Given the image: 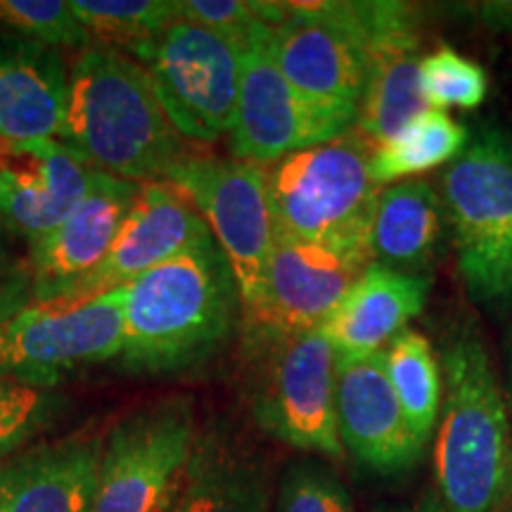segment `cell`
<instances>
[{
	"label": "cell",
	"mask_w": 512,
	"mask_h": 512,
	"mask_svg": "<svg viewBox=\"0 0 512 512\" xmlns=\"http://www.w3.org/2000/svg\"><path fill=\"white\" fill-rule=\"evenodd\" d=\"M31 304V287L24 278L0 280V320L15 316Z\"/></svg>",
	"instance_id": "obj_32"
},
{
	"label": "cell",
	"mask_w": 512,
	"mask_h": 512,
	"mask_svg": "<svg viewBox=\"0 0 512 512\" xmlns=\"http://www.w3.org/2000/svg\"><path fill=\"white\" fill-rule=\"evenodd\" d=\"M382 354L408 430L420 451L425 453L439 422L441 401H444V375H441L439 356L434 354L430 339L411 328L396 335Z\"/></svg>",
	"instance_id": "obj_25"
},
{
	"label": "cell",
	"mask_w": 512,
	"mask_h": 512,
	"mask_svg": "<svg viewBox=\"0 0 512 512\" xmlns=\"http://www.w3.org/2000/svg\"><path fill=\"white\" fill-rule=\"evenodd\" d=\"M356 117L306 100L280 72L271 50V24L242 34L240 93L230 150L240 162L271 166L294 152L325 145L354 131Z\"/></svg>",
	"instance_id": "obj_9"
},
{
	"label": "cell",
	"mask_w": 512,
	"mask_h": 512,
	"mask_svg": "<svg viewBox=\"0 0 512 512\" xmlns=\"http://www.w3.org/2000/svg\"><path fill=\"white\" fill-rule=\"evenodd\" d=\"M195 437V403L185 394L126 413L102 448L93 512H157L176 491Z\"/></svg>",
	"instance_id": "obj_12"
},
{
	"label": "cell",
	"mask_w": 512,
	"mask_h": 512,
	"mask_svg": "<svg viewBox=\"0 0 512 512\" xmlns=\"http://www.w3.org/2000/svg\"><path fill=\"white\" fill-rule=\"evenodd\" d=\"M451 240L441 192L430 181L384 185L370 223V254L394 271L427 275Z\"/></svg>",
	"instance_id": "obj_23"
},
{
	"label": "cell",
	"mask_w": 512,
	"mask_h": 512,
	"mask_svg": "<svg viewBox=\"0 0 512 512\" xmlns=\"http://www.w3.org/2000/svg\"><path fill=\"white\" fill-rule=\"evenodd\" d=\"M373 143L358 128L264 166L275 240L370 254L380 185L370 178Z\"/></svg>",
	"instance_id": "obj_4"
},
{
	"label": "cell",
	"mask_w": 512,
	"mask_h": 512,
	"mask_svg": "<svg viewBox=\"0 0 512 512\" xmlns=\"http://www.w3.org/2000/svg\"><path fill=\"white\" fill-rule=\"evenodd\" d=\"M439 192L467 294L486 306H510L512 133H475L441 174Z\"/></svg>",
	"instance_id": "obj_6"
},
{
	"label": "cell",
	"mask_w": 512,
	"mask_h": 512,
	"mask_svg": "<svg viewBox=\"0 0 512 512\" xmlns=\"http://www.w3.org/2000/svg\"><path fill=\"white\" fill-rule=\"evenodd\" d=\"M164 181L197 209L226 254L240 290L242 316L254 311L275 247L264 166L185 150Z\"/></svg>",
	"instance_id": "obj_8"
},
{
	"label": "cell",
	"mask_w": 512,
	"mask_h": 512,
	"mask_svg": "<svg viewBox=\"0 0 512 512\" xmlns=\"http://www.w3.org/2000/svg\"><path fill=\"white\" fill-rule=\"evenodd\" d=\"M470 131L446 112L425 110L401 126L392 138L373 147L370 178L384 188L451 164L465 150Z\"/></svg>",
	"instance_id": "obj_24"
},
{
	"label": "cell",
	"mask_w": 512,
	"mask_h": 512,
	"mask_svg": "<svg viewBox=\"0 0 512 512\" xmlns=\"http://www.w3.org/2000/svg\"><path fill=\"white\" fill-rule=\"evenodd\" d=\"M368 34V81L358 131L373 145L427 110L420 93L422 38L418 10L396 0L361 3Z\"/></svg>",
	"instance_id": "obj_15"
},
{
	"label": "cell",
	"mask_w": 512,
	"mask_h": 512,
	"mask_svg": "<svg viewBox=\"0 0 512 512\" xmlns=\"http://www.w3.org/2000/svg\"><path fill=\"white\" fill-rule=\"evenodd\" d=\"M105 439L81 430L0 465V512H93Z\"/></svg>",
	"instance_id": "obj_19"
},
{
	"label": "cell",
	"mask_w": 512,
	"mask_h": 512,
	"mask_svg": "<svg viewBox=\"0 0 512 512\" xmlns=\"http://www.w3.org/2000/svg\"><path fill=\"white\" fill-rule=\"evenodd\" d=\"M444 401L434 444L439 501L448 512H508L512 425L489 347L472 325L441 344Z\"/></svg>",
	"instance_id": "obj_2"
},
{
	"label": "cell",
	"mask_w": 512,
	"mask_h": 512,
	"mask_svg": "<svg viewBox=\"0 0 512 512\" xmlns=\"http://www.w3.org/2000/svg\"><path fill=\"white\" fill-rule=\"evenodd\" d=\"M271 50L294 91L358 119L368 81L361 3H283L271 24Z\"/></svg>",
	"instance_id": "obj_11"
},
{
	"label": "cell",
	"mask_w": 512,
	"mask_h": 512,
	"mask_svg": "<svg viewBox=\"0 0 512 512\" xmlns=\"http://www.w3.org/2000/svg\"><path fill=\"white\" fill-rule=\"evenodd\" d=\"M174 496H176V491H174V494H171L169 498H166V501H164L162 505H159L157 512H174Z\"/></svg>",
	"instance_id": "obj_35"
},
{
	"label": "cell",
	"mask_w": 512,
	"mask_h": 512,
	"mask_svg": "<svg viewBox=\"0 0 512 512\" xmlns=\"http://www.w3.org/2000/svg\"><path fill=\"white\" fill-rule=\"evenodd\" d=\"M214 235L197 209L162 181L143 183L105 261L83 275L57 299V306H76L117 290L140 275L195 249L214 245Z\"/></svg>",
	"instance_id": "obj_13"
},
{
	"label": "cell",
	"mask_w": 512,
	"mask_h": 512,
	"mask_svg": "<svg viewBox=\"0 0 512 512\" xmlns=\"http://www.w3.org/2000/svg\"><path fill=\"white\" fill-rule=\"evenodd\" d=\"M240 36L176 19L136 60L150 74L166 119L183 140L209 145L233 131L240 93Z\"/></svg>",
	"instance_id": "obj_7"
},
{
	"label": "cell",
	"mask_w": 512,
	"mask_h": 512,
	"mask_svg": "<svg viewBox=\"0 0 512 512\" xmlns=\"http://www.w3.org/2000/svg\"><path fill=\"white\" fill-rule=\"evenodd\" d=\"M57 140L93 169L140 185L164 181L185 152L147 69L98 43L79 50L69 69L67 114Z\"/></svg>",
	"instance_id": "obj_3"
},
{
	"label": "cell",
	"mask_w": 512,
	"mask_h": 512,
	"mask_svg": "<svg viewBox=\"0 0 512 512\" xmlns=\"http://www.w3.org/2000/svg\"><path fill=\"white\" fill-rule=\"evenodd\" d=\"M242 323L235 275L221 247L207 245L124 285L128 375L169 377L211 361Z\"/></svg>",
	"instance_id": "obj_1"
},
{
	"label": "cell",
	"mask_w": 512,
	"mask_h": 512,
	"mask_svg": "<svg viewBox=\"0 0 512 512\" xmlns=\"http://www.w3.org/2000/svg\"><path fill=\"white\" fill-rule=\"evenodd\" d=\"M406 512H448V510L444 508V503L439 501V496H427V498H422L415 508L406 510Z\"/></svg>",
	"instance_id": "obj_33"
},
{
	"label": "cell",
	"mask_w": 512,
	"mask_h": 512,
	"mask_svg": "<svg viewBox=\"0 0 512 512\" xmlns=\"http://www.w3.org/2000/svg\"><path fill=\"white\" fill-rule=\"evenodd\" d=\"M69 399L57 389L0 380V465L67 413Z\"/></svg>",
	"instance_id": "obj_27"
},
{
	"label": "cell",
	"mask_w": 512,
	"mask_h": 512,
	"mask_svg": "<svg viewBox=\"0 0 512 512\" xmlns=\"http://www.w3.org/2000/svg\"><path fill=\"white\" fill-rule=\"evenodd\" d=\"M275 512H354L347 486L320 460H297L285 470Z\"/></svg>",
	"instance_id": "obj_30"
},
{
	"label": "cell",
	"mask_w": 512,
	"mask_h": 512,
	"mask_svg": "<svg viewBox=\"0 0 512 512\" xmlns=\"http://www.w3.org/2000/svg\"><path fill=\"white\" fill-rule=\"evenodd\" d=\"M271 470L266 458L226 418L197 430L176 484L174 512H268Z\"/></svg>",
	"instance_id": "obj_20"
},
{
	"label": "cell",
	"mask_w": 512,
	"mask_h": 512,
	"mask_svg": "<svg viewBox=\"0 0 512 512\" xmlns=\"http://www.w3.org/2000/svg\"><path fill=\"white\" fill-rule=\"evenodd\" d=\"M283 3L261 0H176V19L197 27L240 36L256 22H278Z\"/></svg>",
	"instance_id": "obj_31"
},
{
	"label": "cell",
	"mask_w": 512,
	"mask_h": 512,
	"mask_svg": "<svg viewBox=\"0 0 512 512\" xmlns=\"http://www.w3.org/2000/svg\"><path fill=\"white\" fill-rule=\"evenodd\" d=\"M67 98L69 72L60 50L29 38L0 41V140L60 138Z\"/></svg>",
	"instance_id": "obj_22"
},
{
	"label": "cell",
	"mask_w": 512,
	"mask_h": 512,
	"mask_svg": "<svg viewBox=\"0 0 512 512\" xmlns=\"http://www.w3.org/2000/svg\"><path fill=\"white\" fill-rule=\"evenodd\" d=\"M505 401H508V413H510V425H512V328H510V339H508V394H505Z\"/></svg>",
	"instance_id": "obj_34"
},
{
	"label": "cell",
	"mask_w": 512,
	"mask_h": 512,
	"mask_svg": "<svg viewBox=\"0 0 512 512\" xmlns=\"http://www.w3.org/2000/svg\"><path fill=\"white\" fill-rule=\"evenodd\" d=\"M93 166L62 140H0V214L29 247L60 228L86 200Z\"/></svg>",
	"instance_id": "obj_16"
},
{
	"label": "cell",
	"mask_w": 512,
	"mask_h": 512,
	"mask_svg": "<svg viewBox=\"0 0 512 512\" xmlns=\"http://www.w3.org/2000/svg\"><path fill=\"white\" fill-rule=\"evenodd\" d=\"M0 24L57 50L93 46L69 0H0Z\"/></svg>",
	"instance_id": "obj_29"
},
{
	"label": "cell",
	"mask_w": 512,
	"mask_h": 512,
	"mask_svg": "<svg viewBox=\"0 0 512 512\" xmlns=\"http://www.w3.org/2000/svg\"><path fill=\"white\" fill-rule=\"evenodd\" d=\"M247 406L254 425L280 444L344 458L337 430V354L316 330H242Z\"/></svg>",
	"instance_id": "obj_5"
},
{
	"label": "cell",
	"mask_w": 512,
	"mask_h": 512,
	"mask_svg": "<svg viewBox=\"0 0 512 512\" xmlns=\"http://www.w3.org/2000/svg\"><path fill=\"white\" fill-rule=\"evenodd\" d=\"M93 43L136 53L176 22V0H69Z\"/></svg>",
	"instance_id": "obj_26"
},
{
	"label": "cell",
	"mask_w": 512,
	"mask_h": 512,
	"mask_svg": "<svg viewBox=\"0 0 512 512\" xmlns=\"http://www.w3.org/2000/svg\"><path fill=\"white\" fill-rule=\"evenodd\" d=\"M138 195L140 183L93 171L86 200L60 228L31 247L34 304L57 302L64 290L105 261Z\"/></svg>",
	"instance_id": "obj_18"
},
{
	"label": "cell",
	"mask_w": 512,
	"mask_h": 512,
	"mask_svg": "<svg viewBox=\"0 0 512 512\" xmlns=\"http://www.w3.org/2000/svg\"><path fill=\"white\" fill-rule=\"evenodd\" d=\"M420 93L427 110H475L489 93V76L482 64L444 46L422 57Z\"/></svg>",
	"instance_id": "obj_28"
},
{
	"label": "cell",
	"mask_w": 512,
	"mask_h": 512,
	"mask_svg": "<svg viewBox=\"0 0 512 512\" xmlns=\"http://www.w3.org/2000/svg\"><path fill=\"white\" fill-rule=\"evenodd\" d=\"M432 278L368 264L337 309L320 325L337 356L382 354L425 311Z\"/></svg>",
	"instance_id": "obj_21"
},
{
	"label": "cell",
	"mask_w": 512,
	"mask_h": 512,
	"mask_svg": "<svg viewBox=\"0 0 512 512\" xmlns=\"http://www.w3.org/2000/svg\"><path fill=\"white\" fill-rule=\"evenodd\" d=\"M373 264L368 254L275 240L264 275V292L240 330L302 332L328 320L358 275Z\"/></svg>",
	"instance_id": "obj_14"
},
{
	"label": "cell",
	"mask_w": 512,
	"mask_h": 512,
	"mask_svg": "<svg viewBox=\"0 0 512 512\" xmlns=\"http://www.w3.org/2000/svg\"><path fill=\"white\" fill-rule=\"evenodd\" d=\"M337 430L344 453L377 475L413 470L422 451L384 368V354L337 356Z\"/></svg>",
	"instance_id": "obj_17"
},
{
	"label": "cell",
	"mask_w": 512,
	"mask_h": 512,
	"mask_svg": "<svg viewBox=\"0 0 512 512\" xmlns=\"http://www.w3.org/2000/svg\"><path fill=\"white\" fill-rule=\"evenodd\" d=\"M124 287L76 306L34 304L0 320V380L57 389L74 370L119 358Z\"/></svg>",
	"instance_id": "obj_10"
}]
</instances>
